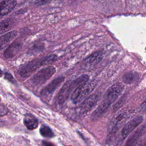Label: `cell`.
I'll return each instance as SVG.
<instances>
[{
    "mask_svg": "<svg viewBox=\"0 0 146 146\" xmlns=\"http://www.w3.org/2000/svg\"><path fill=\"white\" fill-rule=\"evenodd\" d=\"M45 65L44 58L33 60L24 64L19 70V75L23 77L27 78L32 75L39 67Z\"/></svg>",
    "mask_w": 146,
    "mask_h": 146,
    "instance_id": "obj_5",
    "label": "cell"
},
{
    "mask_svg": "<svg viewBox=\"0 0 146 146\" xmlns=\"http://www.w3.org/2000/svg\"><path fill=\"white\" fill-rule=\"evenodd\" d=\"M2 73V71H1V70L0 69V74Z\"/></svg>",
    "mask_w": 146,
    "mask_h": 146,
    "instance_id": "obj_21",
    "label": "cell"
},
{
    "mask_svg": "<svg viewBox=\"0 0 146 146\" xmlns=\"http://www.w3.org/2000/svg\"><path fill=\"white\" fill-rule=\"evenodd\" d=\"M99 99L100 95L98 94H94L88 96L82 102L80 106L78 107V113L80 115H83L88 112L96 106Z\"/></svg>",
    "mask_w": 146,
    "mask_h": 146,
    "instance_id": "obj_6",
    "label": "cell"
},
{
    "mask_svg": "<svg viewBox=\"0 0 146 146\" xmlns=\"http://www.w3.org/2000/svg\"><path fill=\"white\" fill-rule=\"evenodd\" d=\"M64 78L62 76L58 77L52 80L41 91V94L43 95H49L52 93L63 82Z\"/></svg>",
    "mask_w": 146,
    "mask_h": 146,
    "instance_id": "obj_11",
    "label": "cell"
},
{
    "mask_svg": "<svg viewBox=\"0 0 146 146\" xmlns=\"http://www.w3.org/2000/svg\"><path fill=\"white\" fill-rule=\"evenodd\" d=\"M78 87L75 80L68 81L65 83L62 87V88L59 91L58 94V100L59 103L62 104L68 98L71 93L74 91V90Z\"/></svg>",
    "mask_w": 146,
    "mask_h": 146,
    "instance_id": "obj_8",
    "label": "cell"
},
{
    "mask_svg": "<svg viewBox=\"0 0 146 146\" xmlns=\"http://www.w3.org/2000/svg\"><path fill=\"white\" fill-rule=\"evenodd\" d=\"M15 20L13 18H8L0 22V34L8 31L14 26Z\"/></svg>",
    "mask_w": 146,
    "mask_h": 146,
    "instance_id": "obj_15",
    "label": "cell"
},
{
    "mask_svg": "<svg viewBox=\"0 0 146 146\" xmlns=\"http://www.w3.org/2000/svg\"><path fill=\"white\" fill-rule=\"evenodd\" d=\"M143 120V117L141 116H138L125 123L120 131V135L121 138L122 139H125L141 123Z\"/></svg>",
    "mask_w": 146,
    "mask_h": 146,
    "instance_id": "obj_7",
    "label": "cell"
},
{
    "mask_svg": "<svg viewBox=\"0 0 146 146\" xmlns=\"http://www.w3.org/2000/svg\"><path fill=\"white\" fill-rule=\"evenodd\" d=\"M18 35V31L12 30L0 36V51L5 48Z\"/></svg>",
    "mask_w": 146,
    "mask_h": 146,
    "instance_id": "obj_12",
    "label": "cell"
},
{
    "mask_svg": "<svg viewBox=\"0 0 146 146\" xmlns=\"http://www.w3.org/2000/svg\"><path fill=\"white\" fill-rule=\"evenodd\" d=\"M40 133L44 137H52L54 136V133L52 129L47 125L43 124L40 128Z\"/></svg>",
    "mask_w": 146,
    "mask_h": 146,
    "instance_id": "obj_17",
    "label": "cell"
},
{
    "mask_svg": "<svg viewBox=\"0 0 146 146\" xmlns=\"http://www.w3.org/2000/svg\"><path fill=\"white\" fill-rule=\"evenodd\" d=\"M141 108L143 109H146V99L145 100L141 103Z\"/></svg>",
    "mask_w": 146,
    "mask_h": 146,
    "instance_id": "obj_20",
    "label": "cell"
},
{
    "mask_svg": "<svg viewBox=\"0 0 146 146\" xmlns=\"http://www.w3.org/2000/svg\"><path fill=\"white\" fill-rule=\"evenodd\" d=\"M50 0H35L34 3L38 6L43 5L47 3Z\"/></svg>",
    "mask_w": 146,
    "mask_h": 146,
    "instance_id": "obj_18",
    "label": "cell"
},
{
    "mask_svg": "<svg viewBox=\"0 0 146 146\" xmlns=\"http://www.w3.org/2000/svg\"><path fill=\"white\" fill-rule=\"evenodd\" d=\"M103 55L101 51H96L88 56L83 61V65L88 68L92 67L99 63L103 59Z\"/></svg>",
    "mask_w": 146,
    "mask_h": 146,
    "instance_id": "obj_10",
    "label": "cell"
},
{
    "mask_svg": "<svg viewBox=\"0 0 146 146\" xmlns=\"http://www.w3.org/2000/svg\"><path fill=\"white\" fill-rule=\"evenodd\" d=\"M139 75L134 72H128L123 76V80L126 84H131L137 80L139 78Z\"/></svg>",
    "mask_w": 146,
    "mask_h": 146,
    "instance_id": "obj_16",
    "label": "cell"
},
{
    "mask_svg": "<svg viewBox=\"0 0 146 146\" xmlns=\"http://www.w3.org/2000/svg\"><path fill=\"white\" fill-rule=\"evenodd\" d=\"M55 72L53 66H48L38 71L31 79V83L34 87H39L48 80Z\"/></svg>",
    "mask_w": 146,
    "mask_h": 146,
    "instance_id": "obj_4",
    "label": "cell"
},
{
    "mask_svg": "<svg viewBox=\"0 0 146 146\" xmlns=\"http://www.w3.org/2000/svg\"><path fill=\"white\" fill-rule=\"evenodd\" d=\"M22 42L19 39L13 41L5 50L3 55L6 59H10L14 57L21 50L22 47Z\"/></svg>",
    "mask_w": 146,
    "mask_h": 146,
    "instance_id": "obj_9",
    "label": "cell"
},
{
    "mask_svg": "<svg viewBox=\"0 0 146 146\" xmlns=\"http://www.w3.org/2000/svg\"><path fill=\"white\" fill-rule=\"evenodd\" d=\"M5 78L7 79H8L9 80H10V81H11V82H13V77L12 76V75H10V74H9V73H6V74H5Z\"/></svg>",
    "mask_w": 146,
    "mask_h": 146,
    "instance_id": "obj_19",
    "label": "cell"
},
{
    "mask_svg": "<svg viewBox=\"0 0 146 146\" xmlns=\"http://www.w3.org/2000/svg\"><path fill=\"white\" fill-rule=\"evenodd\" d=\"M124 90V86L120 83H116L112 85L106 91L102 103L92 113L94 117L101 116L108 110L109 107L118 98Z\"/></svg>",
    "mask_w": 146,
    "mask_h": 146,
    "instance_id": "obj_1",
    "label": "cell"
},
{
    "mask_svg": "<svg viewBox=\"0 0 146 146\" xmlns=\"http://www.w3.org/2000/svg\"><path fill=\"white\" fill-rule=\"evenodd\" d=\"M95 87V82L88 81L77 87L71 95V99L75 104L82 103L94 90Z\"/></svg>",
    "mask_w": 146,
    "mask_h": 146,
    "instance_id": "obj_2",
    "label": "cell"
},
{
    "mask_svg": "<svg viewBox=\"0 0 146 146\" xmlns=\"http://www.w3.org/2000/svg\"><path fill=\"white\" fill-rule=\"evenodd\" d=\"M25 125L28 129L33 130L38 127V121L37 119L31 114H26L23 119Z\"/></svg>",
    "mask_w": 146,
    "mask_h": 146,
    "instance_id": "obj_14",
    "label": "cell"
},
{
    "mask_svg": "<svg viewBox=\"0 0 146 146\" xmlns=\"http://www.w3.org/2000/svg\"><path fill=\"white\" fill-rule=\"evenodd\" d=\"M132 113L133 112L132 111L127 110L121 111L119 112L114 116L110 123L108 132L110 134L117 132L120 128L123 127L127 120L131 116Z\"/></svg>",
    "mask_w": 146,
    "mask_h": 146,
    "instance_id": "obj_3",
    "label": "cell"
},
{
    "mask_svg": "<svg viewBox=\"0 0 146 146\" xmlns=\"http://www.w3.org/2000/svg\"><path fill=\"white\" fill-rule=\"evenodd\" d=\"M15 0H3L0 2V18L11 11L16 5Z\"/></svg>",
    "mask_w": 146,
    "mask_h": 146,
    "instance_id": "obj_13",
    "label": "cell"
}]
</instances>
